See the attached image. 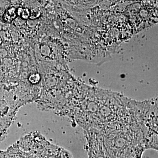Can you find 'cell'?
Instances as JSON below:
<instances>
[{"instance_id": "5", "label": "cell", "mask_w": 158, "mask_h": 158, "mask_svg": "<svg viewBox=\"0 0 158 158\" xmlns=\"http://www.w3.org/2000/svg\"><path fill=\"white\" fill-rule=\"evenodd\" d=\"M2 38L0 37V45L2 44Z\"/></svg>"}, {"instance_id": "1", "label": "cell", "mask_w": 158, "mask_h": 158, "mask_svg": "<svg viewBox=\"0 0 158 158\" xmlns=\"http://www.w3.org/2000/svg\"><path fill=\"white\" fill-rule=\"evenodd\" d=\"M16 9L14 7H9L3 15V19L7 23H11L16 17Z\"/></svg>"}, {"instance_id": "4", "label": "cell", "mask_w": 158, "mask_h": 158, "mask_svg": "<svg viewBox=\"0 0 158 158\" xmlns=\"http://www.w3.org/2000/svg\"><path fill=\"white\" fill-rule=\"evenodd\" d=\"M41 15L40 10L39 9H35L31 10V15L29 18L31 19H36L40 16Z\"/></svg>"}, {"instance_id": "2", "label": "cell", "mask_w": 158, "mask_h": 158, "mask_svg": "<svg viewBox=\"0 0 158 158\" xmlns=\"http://www.w3.org/2000/svg\"><path fill=\"white\" fill-rule=\"evenodd\" d=\"M17 15L23 19H27L31 15V10L27 8H19L16 10Z\"/></svg>"}, {"instance_id": "3", "label": "cell", "mask_w": 158, "mask_h": 158, "mask_svg": "<svg viewBox=\"0 0 158 158\" xmlns=\"http://www.w3.org/2000/svg\"><path fill=\"white\" fill-rule=\"evenodd\" d=\"M40 75L39 74L37 73H33L30 74L29 76L28 79L29 81L33 85L38 84L40 81Z\"/></svg>"}]
</instances>
